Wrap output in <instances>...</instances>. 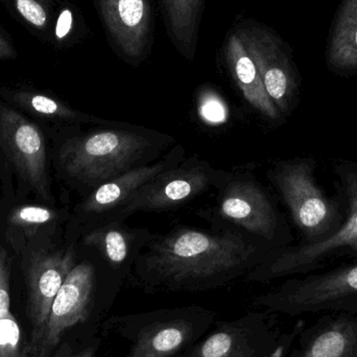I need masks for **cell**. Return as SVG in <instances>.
Listing matches in <instances>:
<instances>
[{
	"mask_svg": "<svg viewBox=\"0 0 357 357\" xmlns=\"http://www.w3.org/2000/svg\"><path fill=\"white\" fill-rule=\"evenodd\" d=\"M257 304L283 314L357 312V264L287 280Z\"/></svg>",
	"mask_w": 357,
	"mask_h": 357,
	"instance_id": "obj_6",
	"label": "cell"
},
{
	"mask_svg": "<svg viewBox=\"0 0 357 357\" xmlns=\"http://www.w3.org/2000/svg\"><path fill=\"white\" fill-rule=\"evenodd\" d=\"M222 56L233 82L248 104L262 116L271 121H278L280 112L268 96L255 63L248 54L234 27L225 37Z\"/></svg>",
	"mask_w": 357,
	"mask_h": 357,
	"instance_id": "obj_16",
	"label": "cell"
},
{
	"mask_svg": "<svg viewBox=\"0 0 357 357\" xmlns=\"http://www.w3.org/2000/svg\"><path fill=\"white\" fill-rule=\"evenodd\" d=\"M350 251L354 252V253L356 254L357 255V243H354V245H352L351 249H350Z\"/></svg>",
	"mask_w": 357,
	"mask_h": 357,
	"instance_id": "obj_31",
	"label": "cell"
},
{
	"mask_svg": "<svg viewBox=\"0 0 357 357\" xmlns=\"http://www.w3.org/2000/svg\"><path fill=\"white\" fill-rule=\"evenodd\" d=\"M112 52L132 67L146 62L154 46L153 0H93Z\"/></svg>",
	"mask_w": 357,
	"mask_h": 357,
	"instance_id": "obj_13",
	"label": "cell"
},
{
	"mask_svg": "<svg viewBox=\"0 0 357 357\" xmlns=\"http://www.w3.org/2000/svg\"><path fill=\"white\" fill-rule=\"evenodd\" d=\"M214 207L203 213L212 229H234L268 249L284 248L282 222L261 183L250 171L228 172Z\"/></svg>",
	"mask_w": 357,
	"mask_h": 357,
	"instance_id": "obj_4",
	"label": "cell"
},
{
	"mask_svg": "<svg viewBox=\"0 0 357 357\" xmlns=\"http://www.w3.org/2000/svg\"><path fill=\"white\" fill-rule=\"evenodd\" d=\"M304 324L303 320L298 321L297 324H296L295 328L291 331L289 335H287V337H284V340L275 348L274 351L272 354H268L266 357H285L289 354V349H291V346L293 345L294 342L296 341L298 337H299L300 333L303 331Z\"/></svg>",
	"mask_w": 357,
	"mask_h": 357,
	"instance_id": "obj_27",
	"label": "cell"
},
{
	"mask_svg": "<svg viewBox=\"0 0 357 357\" xmlns=\"http://www.w3.org/2000/svg\"><path fill=\"white\" fill-rule=\"evenodd\" d=\"M245 354V343L241 335L222 331L208 337L193 357H243Z\"/></svg>",
	"mask_w": 357,
	"mask_h": 357,
	"instance_id": "obj_22",
	"label": "cell"
},
{
	"mask_svg": "<svg viewBox=\"0 0 357 357\" xmlns=\"http://www.w3.org/2000/svg\"><path fill=\"white\" fill-rule=\"evenodd\" d=\"M202 115L204 119L211 123H220L226 117L224 107L220 104V100L209 98L202 105Z\"/></svg>",
	"mask_w": 357,
	"mask_h": 357,
	"instance_id": "obj_26",
	"label": "cell"
},
{
	"mask_svg": "<svg viewBox=\"0 0 357 357\" xmlns=\"http://www.w3.org/2000/svg\"><path fill=\"white\" fill-rule=\"evenodd\" d=\"M77 250L75 243L58 248L41 243L21 254L27 285V312L33 324V348L43 333L56 294L77 262Z\"/></svg>",
	"mask_w": 357,
	"mask_h": 357,
	"instance_id": "obj_11",
	"label": "cell"
},
{
	"mask_svg": "<svg viewBox=\"0 0 357 357\" xmlns=\"http://www.w3.org/2000/svg\"><path fill=\"white\" fill-rule=\"evenodd\" d=\"M272 251L234 229L178 226L165 234L153 235L134 271L152 287L211 289L251 272Z\"/></svg>",
	"mask_w": 357,
	"mask_h": 357,
	"instance_id": "obj_1",
	"label": "cell"
},
{
	"mask_svg": "<svg viewBox=\"0 0 357 357\" xmlns=\"http://www.w3.org/2000/svg\"><path fill=\"white\" fill-rule=\"evenodd\" d=\"M70 218L66 210L56 209L45 203L10 201L0 208V226L3 229L6 241L18 254H22L31 245L50 241L61 225Z\"/></svg>",
	"mask_w": 357,
	"mask_h": 357,
	"instance_id": "obj_14",
	"label": "cell"
},
{
	"mask_svg": "<svg viewBox=\"0 0 357 357\" xmlns=\"http://www.w3.org/2000/svg\"><path fill=\"white\" fill-rule=\"evenodd\" d=\"M70 357H91V354H90V352H83V354H77V356H70Z\"/></svg>",
	"mask_w": 357,
	"mask_h": 357,
	"instance_id": "obj_30",
	"label": "cell"
},
{
	"mask_svg": "<svg viewBox=\"0 0 357 357\" xmlns=\"http://www.w3.org/2000/svg\"><path fill=\"white\" fill-rule=\"evenodd\" d=\"M174 144L167 134L113 121L69 136L58 160L64 177L86 197L112 178L156 162Z\"/></svg>",
	"mask_w": 357,
	"mask_h": 357,
	"instance_id": "obj_2",
	"label": "cell"
},
{
	"mask_svg": "<svg viewBox=\"0 0 357 357\" xmlns=\"http://www.w3.org/2000/svg\"><path fill=\"white\" fill-rule=\"evenodd\" d=\"M312 159L279 161L268 172V180L280 193L304 243L323 241L339 230L342 222L335 203L314 180Z\"/></svg>",
	"mask_w": 357,
	"mask_h": 357,
	"instance_id": "obj_5",
	"label": "cell"
},
{
	"mask_svg": "<svg viewBox=\"0 0 357 357\" xmlns=\"http://www.w3.org/2000/svg\"><path fill=\"white\" fill-rule=\"evenodd\" d=\"M169 39L187 61L195 60L205 0H157Z\"/></svg>",
	"mask_w": 357,
	"mask_h": 357,
	"instance_id": "obj_18",
	"label": "cell"
},
{
	"mask_svg": "<svg viewBox=\"0 0 357 357\" xmlns=\"http://www.w3.org/2000/svg\"><path fill=\"white\" fill-rule=\"evenodd\" d=\"M186 158V151L176 144L156 162L131 169L94 189L75 208L71 225L79 236L119 222V216L138 191L161 174L180 165Z\"/></svg>",
	"mask_w": 357,
	"mask_h": 357,
	"instance_id": "obj_8",
	"label": "cell"
},
{
	"mask_svg": "<svg viewBox=\"0 0 357 357\" xmlns=\"http://www.w3.org/2000/svg\"><path fill=\"white\" fill-rule=\"evenodd\" d=\"M153 235L149 229L116 222L86 233L82 243L96 250L114 272H121L134 266Z\"/></svg>",
	"mask_w": 357,
	"mask_h": 357,
	"instance_id": "obj_17",
	"label": "cell"
},
{
	"mask_svg": "<svg viewBox=\"0 0 357 357\" xmlns=\"http://www.w3.org/2000/svg\"><path fill=\"white\" fill-rule=\"evenodd\" d=\"M227 173L228 171L215 169L195 155L185 158L177 167L142 187L121 212L119 222H125L137 212H159L180 207L211 187L218 188Z\"/></svg>",
	"mask_w": 357,
	"mask_h": 357,
	"instance_id": "obj_10",
	"label": "cell"
},
{
	"mask_svg": "<svg viewBox=\"0 0 357 357\" xmlns=\"http://www.w3.org/2000/svg\"><path fill=\"white\" fill-rule=\"evenodd\" d=\"M12 258L0 243V318L10 312V279Z\"/></svg>",
	"mask_w": 357,
	"mask_h": 357,
	"instance_id": "obj_24",
	"label": "cell"
},
{
	"mask_svg": "<svg viewBox=\"0 0 357 357\" xmlns=\"http://www.w3.org/2000/svg\"><path fill=\"white\" fill-rule=\"evenodd\" d=\"M0 176L8 201L33 192L54 206L45 138L26 116L0 102Z\"/></svg>",
	"mask_w": 357,
	"mask_h": 357,
	"instance_id": "obj_3",
	"label": "cell"
},
{
	"mask_svg": "<svg viewBox=\"0 0 357 357\" xmlns=\"http://www.w3.org/2000/svg\"><path fill=\"white\" fill-rule=\"evenodd\" d=\"M73 15L69 8H64L59 15L56 24V37L58 40H64L73 29Z\"/></svg>",
	"mask_w": 357,
	"mask_h": 357,
	"instance_id": "obj_28",
	"label": "cell"
},
{
	"mask_svg": "<svg viewBox=\"0 0 357 357\" xmlns=\"http://www.w3.org/2000/svg\"><path fill=\"white\" fill-rule=\"evenodd\" d=\"M102 260V256L94 249L91 258L79 261L77 255L75 266L54 298L43 333L31 349L36 356H50L68 329L87 320L98 287V266Z\"/></svg>",
	"mask_w": 357,
	"mask_h": 357,
	"instance_id": "obj_12",
	"label": "cell"
},
{
	"mask_svg": "<svg viewBox=\"0 0 357 357\" xmlns=\"http://www.w3.org/2000/svg\"><path fill=\"white\" fill-rule=\"evenodd\" d=\"M10 100L19 107L44 121L60 123L66 127L90 123V125H109L113 121L98 119L86 113L79 112L58 98L37 92L17 91L10 93Z\"/></svg>",
	"mask_w": 357,
	"mask_h": 357,
	"instance_id": "obj_20",
	"label": "cell"
},
{
	"mask_svg": "<svg viewBox=\"0 0 357 357\" xmlns=\"http://www.w3.org/2000/svg\"><path fill=\"white\" fill-rule=\"evenodd\" d=\"M190 333V326L183 321L156 325L140 337L129 357H171Z\"/></svg>",
	"mask_w": 357,
	"mask_h": 357,
	"instance_id": "obj_21",
	"label": "cell"
},
{
	"mask_svg": "<svg viewBox=\"0 0 357 357\" xmlns=\"http://www.w3.org/2000/svg\"><path fill=\"white\" fill-rule=\"evenodd\" d=\"M327 66L340 75H357V0H342L326 46Z\"/></svg>",
	"mask_w": 357,
	"mask_h": 357,
	"instance_id": "obj_19",
	"label": "cell"
},
{
	"mask_svg": "<svg viewBox=\"0 0 357 357\" xmlns=\"http://www.w3.org/2000/svg\"><path fill=\"white\" fill-rule=\"evenodd\" d=\"M248 54L255 63L264 88L280 114L294 108L300 79L293 50L272 27L254 19L235 25Z\"/></svg>",
	"mask_w": 357,
	"mask_h": 357,
	"instance_id": "obj_9",
	"label": "cell"
},
{
	"mask_svg": "<svg viewBox=\"0 0 357 357\" xmlns=\"http://www.w3.org/2000/svg\"><path fill=\"white\" fill-rule=\"evenodd\" d=\"M300 333L295 357H357V312H333Z\"/></svg>",
	"mask_w": 357,
	"mask_h": 357,
	"instance_id": "obj_15",
	"label": "cell"
},
{
	"mask_svg": "<svg viewBox=\"0 0 357 357\" xmlns=\"http://www.w3.org/2000/svg\"><path fill=\"white\" fill-rule=\"evenodd\" d=\"M337 172L343 177L349 199V213L339 230L317 243H302L298 247L271 252L261 264L249 273L248 279L264 282L281 277L305 274L316 270L341 250L351 249L357 243V167H341Z\"/></svg>",
	"mask_w": 357,
	"mask_h": 357,
	"instance_id": "obj_7",
	"label": "cell"
},
{
	"mask_svg": "<svg viewBox=\"0 0 357 357\" xmlns=\"http://www.w3.org/2000/svg\"><path fill=\"white\" fill-rule=\"evenodd\" d=\"M0 357H25L22 331L12 312L0 318Z\"/></svg>",
	"mask_w": 357,
	"mask_h": 357,
	"instance_id": "obj_23",
	"label": "cell"
},
{
	"mask_svg": "<svg viewBox=\"0 0 357 357\" xmlns=\"http://www.w3.org/2000/svg\"><path fill=\"white\" fill-rule=\"evenodd\" d=\"M21 16L37 29H44L47 23V13L37 0H15Z\"/></svg>",
	"mask_w": 357,
	"mask_h": 357,
	"instance_id": "obj_25",
	"label": "cell"
},
{
	"mask_svg": "<svg viewBox=\"0 0 357 357\" xmlns=\"http://www.w3.org/2000/svg\"><path fill=\"white\" fill-rule=\"evenodd\" d=\"M14 48L10 45V41H8L2 33H0V60L1 59H12L15 56Z\"/></svg>",
	"mask_w": 357,
	"mask_h": 357,
	"instance_id": "obj_29",
	"label": "cell"
}]
</instances>
